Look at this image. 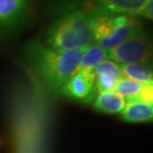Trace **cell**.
I'll return each instance as SVG.
<instances>
[{
    "instance_id": "6da1fadb",
    "label": "cell",
    "mask_w": 153,
    "mask_h": 153,
    "mask_svg": "<svg viewBox=\"0 0 153 153\" xmlns=\"http://www.w3.org/2000/svg\"><path fill=\"white\" fill-rule=\"evenodd\" d=\"M87 48L58 51L40 42H31L26 51L34 71L51 90L59 93L67 79L76 73Z\"/></svg>"
},
{
    "instance_id": "7a4b0ae2",
    "label": "cell",
    "mask_w": 153,
    "mask_h": 153,
    "mask_svg": "<svg viewBox=\"0 0 153 153\" xmlns=\"http://www.w3.org/2000/svg\"><path fill=\"white\" fill-rule=\"evenodd\" d=\"M94 43L111 50L142 32L141 22L134 16L115 14L91 4L85 9Z\"/></svg>"
},
{
    "instance_id": "3957f363",
    "label": "cell",
    "mask_w": 153,
    "mask_h": 153,
    "mask_svg": "<svg viewBox=\"0 0 153 153\" xmlns=\"http://www.w3.org/2000/svg\"><path fill=\"white\" fill-rule=\"evenodd\" d=\"M94 43L85 10H74L55 21L46 33L45 45L58 51L87 48Z\"/></svg>"
},
{
    "instance_id": "277c9868",
    "label": "cell",
    "mask_w": 153,
    "mask_h": 153,
    "mask_svg": "<svg viewBox=\"0 0 153 153\" xmlns=\"http://www.w3.org/2000/svg\"><path fill=\"white\" fill-rule=\"evenodd\" d=\"M108 59L118 64H146L152 58L151 42L148 35L140 32L116 47L108 50Z\"/></svg>"
},
{
    "instance_id": "5b68a950",
    "label": "cell",
    "mask_w": 153,
    "mask_h": 153,
    "mask_svg": "<svg viewBox=\"0 0 153 153\" xmlns=\"http://www.w3.org/2000/svg\"><path fill=\"white\" fill-rule=\"evenodd\" d=\"M60 93L70 99L91 102L97 94L94 87V72H76L63 85Z\"/></svg>"
},
{
    "instance_id": "8992f818",
    "label": "cell",
    "mask_w": 153,
    "mask_h": 153,
    "mask_svg": "<svg viewBox=\"0 0 153 153\" xmlns=\"http://www.w3.org/2000/svg\"><path fill=\"white\" fill-rule=\"evenodd\" d=\"M28 0H0V32L13 30L26 16Z\"/></svg>"
},
{
    "instance_id": "52a82bcc",
    "label": "cell",
    "mask_w": 153,
    "mask_h": 153,
    "mask_svg": "<svg viewBox=\"0 0 153 153\" xmlns=\"http://www.w3.org/2000/svg\"><path fill=\"white\" fill-rule=\"evenodd\" d=\"M120 76V64L109 59L100 62L94 69V87L97 93L114 91Z\"/></svg>"
},
{
    "instance_id": "ba28073f",
    "label": "cell",
    "mask_w": 153,
    "mask_h": 153,
    "mask_svg": "<svg viewBox=\"0 0 153 153\" xmlns=\"http://www.w3.org/2000/svg\"><path fill=\"white\" fill-rule=\"evenodd\" d=\"M148 0H91V4L111 13L138 16Z\"/></svg>"
},
{
    "instance_id": "9c48e42d",
    "label": "cell",
    "mask_w": 153,
    "mask_h": 153,
    "mask_svg": "<svg viewBox=\"0 0 153 153\" xmlns=\"http://www.w3.org/2000/svg\"><path fill=\"white\" fill-rule=\"evenodd\" d=\"M126 105V100L118 94L111 91L99 93L94 97V108L99 111L105 114H120Z\"/></svg>"
},
{
    "instance_id": "30bf717a",
    "label": "cell",
    "mask_w": 153,
    "mask_h": 153,
    "mask_svg": "<svg viewBox=\"0 0 153 153\" xmlns=\"http://www.w3.org/2000/svg\"><path fill=\"white\" fill-rule=\"evenodd\" d=\"M120 116L127 122L151 121L153 117V105L141 102H126L125 108L120 112Z\"/></svg>"
},
{
    "instance_id": "8fae6325",
    "label": "cell",
    "mask_w": 153,
    "mask_h": 153,
    "mask_svg": "<svg viewBox=\"0 0 153 153\" xmlns=\"http://www.w3.org/2000/svg\"><path fill=\"white\" fill-rule=\"evenodd\" d=\"M106 59H108V51L96 43H93L82 53L76 72H94L96 67Z\"/></svg>"
},
{
    "instance_id": "7c38bea8",
    "label": "cell",
    "mask_w": 153,
    "mask_h": 153,
    "mask_svg": "<svg viewBox=\"0 0 153 153\" xmlns=\"http://www.w3.org/2000/svg\"><path fill=\"white\" fill-rule=\"evenodd\" d=\"M121 76L141 84L153 82L152 69L146 64H120Z\"/></svg>"
},
{
    "instance_id": "4fadbf2b",
    "label": "cell",
    "mask_w": 153,
    "mask_h": 153,
    "mask_svg": "<svg viewBox=\"0 0 153 153\" xmlns=\"http://www.w3.org/2000/svg\"><path fill=\"white\" fill-rule=\"evenodd\" d=\"M143 85L144 84L124 78V76H120L114 85V91L118 94L119 96L123 97L126 102H129L135 99L140 90L142 88Z\"/></svg>"
},
{
    "instance_id": "5bb4252c",
    "label": "cell",
    "mask_w": 153,
    "mask_h": 153,
    "mask_svg": "<svg viewBox=\"0 0 153 153\" xmlns=\"http://www.w3.org/2000/svg\"><path fill=\"white\" fill-rule=\"evenodd\" d=\"M132 102H141L144 103L152 105L153 102V82L151 84H144L140 90L138 94Z\"/></svg>"
},
{
    "instance_id": "9a60e30c",
    "label": "cell",
    "mask_w": 153,
    "mask_h": 153,
    "mask_svg": "<svg viewBox=\"0 0 153 153\" xmlns=\"http://www.w3.org/2000/svg\"><path fill=\"white\" fill-rule=\"evenodd\" d=\"M138 16H141L143 18H147V19H152L153 17V0H148L144 5V7L142 8V10L140 11Z\"/></svg>"
}]
</instances>
